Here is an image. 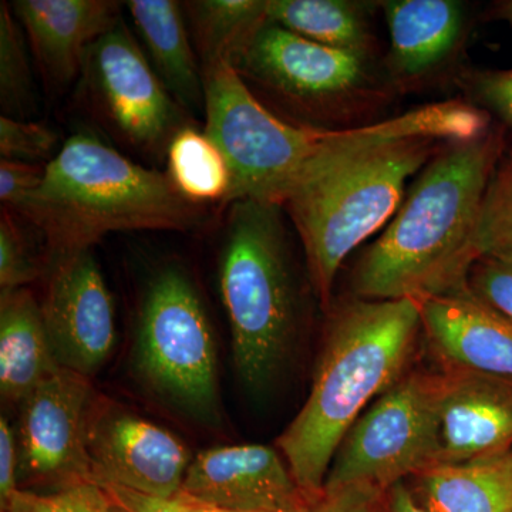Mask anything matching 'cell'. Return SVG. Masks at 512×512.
Returning <instances> with one entry per match:
<instances>
[{"label":"cell","instance_id":"1","mask_svg":"<svg viewBox=\"0 0 512 512\" xmlns=\"http://www.w3.org/2000/svg\"><path fill=\"white\" fill-rule=\"evenodd\" d=\"M503 150L504 134L490 128L484 136L450 141L437 151L383 234L357 262L356 298L417 301L467 285L480 256L485 192Z\"/></svg>","mask_w":512,"mask_h":512},{"label":"cell","instance_id":"2","mask_svg":"<svg viewBox=\"0 0 512 512\" xmlns=\"http://www.w3.org/2000/svg\"><path fill=\"white\" fill-rule=\"evenodd\" d=\"M421 332L414 299H359L333 312L308 400L278 439L299 487L323 493L330 464L356 420L404 376Z\"/></svg>","mask_w":512,"mask_h":512},{"label":"cell","instance_id":"3","mask_svg":"<svg viewBox=\"0 0 512 512\" xmlns=\"http://www.w3.org/2000/svg\"><path fill=\"white\" fill-rule=\"evenodd\" d=\"M15 212L42 232L49 262L89 251L111 232L190 231L202 217L167 174L133 163L89 130L67 138Z\"/></svg>","mask_w":512,"mask_h":512},{"label":"cell","instance_id":"4","mask_svg":"<svg viewBox=\"0 0 512 512\" xmlns=\"http://www.w3.org/2000/svg\"><path fill=\"white\" fill-rule=\"evenodd\" d=\"M220 284L238 375L251 392H264L291 355L301 322V291L282 207L232 202Z\"/></svg>","mask_w":512,"mask_h":512},{"label":"cell","instance_id":"5","mask_svg":"<svg viewBox=\"0 0 512 512\" xmlns=\"http://www.w3.org/2000/svg\"><path fill=\"white\" fill-rule=\"evenodd\" d=\"M446 143L450 141L404 138L293 184L281 207L301 239L309 279L325 311L330 309L340 266L392 221L410 178Z\"/></svg>","mask_w":512,"mask_h":512},{"label":"cell","instance_id":"6","mask_svg":"<svg viewBox=\"0 0 512 512\" xmlns=\"http://www.w3.org/2000/svg\"><path fill=\"white\" fill-rule=\"evenodd\" d=\"M205 133L231 174L227 202L254 200L281 207L323 131L279 119L259 103L231 64L205 70Z\"/></svg>","mask_w":512,"mask_h":512},{"label":"cell","instance_id":"7","mask_svg":"<svg viewBox=\"0 0 512 512\" xmlns=\"http://www.w3.org/2000/svg\"><path fill=\"white\" fill-rule=\"evenodd\" d=\"M137 365L157 393L197 419H218L217 349L194 282L178 266L151 278L138 318Z\"/></svg>","mask_w":512,"mask_h":512},{"label":"cell","instance_id":"8","mask_svg":"<svg viewBox=\"0 0 512 512\" xmlns=\"http://www.w3.org/2000/svg\"><path fill=\"white\" fill-rule=\"evenodd\" d=\"M439 372L404 375L370 404L336 451L323 490L389 491L440 464Z\"/></svg>","mask_w":512,"mask_h":512},{"label":"cell","instance_id":"9","mask_svg":"<svg viewBox=\"0 0 512 512\" xmlns=\"http://www.w3.org/2000/svg\"><path fill=\"white\" fill-rule=\"evenodd\" d=\"M369 59L311 42L266 19L232 67L292 107L336 114L373 93Z\"/></svg>","mask_w":512,"mask_h":512},{"label":"cell","instance_id":"10","mask_svg":"<svg viewBox=\"0 0 512 512\" xmlns=\"http://www.w3.org/2000/svg\"><path fill=\"white\" fill-rule=\"evenodd\" d=\"M80 76L100 116L144 153L167 154L175 134L188 126L185 110L121 18L87 50Z\"/></svg>","mask_w":512,"mask_h":512},{"label":"cell","instance_id":"11","mask_svg":"<svg viewBox=\"0 0 512 512\" xmlns=\"http://www.w3.org/2000/svg\"><path fill=\"white\" fill-rule=\"evenodd\" d=\"M94 400L89 377L62 367L19 404V480L52 491L94 483L87 448Z\"/></svg>","mask_w":512,"mask_h":512},{"label":"cell","instance_id":"12","mask_svg":"<svg viewBox=\"0 0 512 512\" xmlns=\"http://www.w3.org/2000/svg\"><path fill=\"white\" fill-rule=\"evenodd\" d=\"M50 278L40 303L57 363L92 377L109 359L116 343V313L92 251L50 262Z\"/></svg>","mask_w":512,"mask_h":512},{"label":"cell","instance_id":"13","mask_svg":"<svg viewBox=\"0 0 512 512\" xmlns=\"http://www.w3.org/2000/svg\"><path fill=\"white\" fill-rule=\"evenodd\" d=\"M94 481L175 498L183 488L190 451L170 431L119 406L94 400L87 429Z\"/></svg>","mask_w":512,"mask_h":512},{"label":"cell","instance_id":"14","mask_svg":"<svg viewBox=\"0 0 512 512\" xmlns=\"http://www.w3.org/2000/svg\"><path fill=\"white\" fill-rule=\"evenodd\" d=\"M275 448L242 444L202 451L188 467L180 493L202 503L252 512H306L305 493Z\"/></svg>","mask_w":512,"mask_h":512},{"label":"cell","instance_id":"15","mask_svg":"<svg viewBox=\"0 0 512 512\" xmlns=\"http://www.w3.org/2000/svg\"><path fill=\"white\" fill-rule=\"evenodd\" d=\"M421 332L441 369H458L512 382V322L464 285L417 299Z\"/></svg>","mask_w":512,"mask_h":512},{"label":"cell","instance_id":"16","mask_svg":"<svg viewBox=\"0 0 512 512\" xmlns=\"http://www.w3.org/2000/svg\"><path fill=\"white\" fill-rule=\"evenodd\" d=\"M440 464H460L512 448V382L439 370Z\"/></svg>","mask_w":512,"mask_h":512},{"label":"cell","instance_id":"17","mask_svg":"<svg viewBox=\"0 0 512 512\" xmlns=\"http://www.w3.org/2000/svg\"><path fill=\"white\" fill-rule=\"evenodd\" d=\"M30 49L55 83L80 76L87 50L120 20L109 0H15L12 6Z\"/></svg>","mask_w":512,"mask_h":512},{"label":"cell","instance_id":"18","mask_svg":"<svg viewBox=\"0 0 512 512\" xmlns=\"http://www.w3.org/2000/svg\"><path fill=\"white\" fill-rule=\"evenodd\" d=\"M389 28L390 73L416 83L436 73L456 53L466 30V8L454 0H392L380 3Z\"/></svg>","mask_w":512,"mask_h":512},{"label":"cell","instance_id":"19","mask_svg":"<svg viewBox=\"0 0 512 512\" xmlns=\"http://www.w3.org/2000/svg\"><path fill=\"white\" fill-rule=\"evenodd\" d=\"M126 5L165 89L185 111L204 110V77L183 5L174 0H130Z\"/></svg>","mask_w":512,"mask_h":512},{"label":"cell","instance_id":"20","mask_svg":"<svg viewBox=\"0 0 512 512\" xmlns=\"http://www.w3.org/2000/svg\"><path fill=\"white\" fill-rule=\"evenodd\" d=\"M62 369L50 346L40 303L26 288L0 291V393L20 404Z\"/></svg>","mask_w":512,"mask_h":512},{"label":"cell","instance_id":"21","mask_svg":"<svg viewBox=\"0 0 512 512\" xmlns=\"http://www.w3.org/2000/svg\"><path fill=\"white\" fill-rule=\"evenodd\" d=\"M416 478L417 501L429 512H512V448L460 464H441Z\"/></svg>","mask_w":512,"mask_h":512},{"label":"cell","instance_id":"22","mask_svg":"<svg viewBox=\"0 0 512 512\" xmlns=\"http://www.w3.org/2000/svg\"><path fill=\"white\" fill-rule=\"evenodd\" d=\"M369 6L346 0H266V18L311 42L370 57Z\"/></svg>","mask_w":512,"mask_h":512},{"label":"cell","instance_id":"23","mask_svg":"<svg viewBox=\"0 0 512 512\" xmlns=\"http://www.w3.org/2000/svg\"><path fill=\"white\" fill-rule=\"evenodd\" d=\"M202 73L235 62L266 19V0H192L183 3Z\"/></svg>","mask_w":512,"mask_h":512},{"label":"cell","instance_id":"24","mask_svg":"<svg viewBox=\"0 0 512 512\" xmlns=\"http://www.w3.org/2000/svg\"><path fill=\"white\" fill-rule=\"evenodd\" d=\"M165 157L168 178L185 200L195 205L227 201L231 188L227 160L205 131L184 127L175 134Z\"/></svg>","mask_w":512,"mask_h":512},{"label":"cell","instance_id":"25","mask_svg":"<svg viewBox=\"0 0 512 512\" xmlns=\"http://www.w3.org/2000/svg\"><path fill=\"white\" fill-rule=\"evenodd\" d=\"M28 39L12 6L0 5V107L3 116L25 120L35 111V83Z\"/></svg>","mask_w":512,"mask_h":512},{"label":"cell","instance_id":"26","mask_svg":"<svg viewBox=\"0 0 512 512\" xmlns=\"http://www.w3.org/2000/svg\"><path fill=\"white\" fill-rule=\"evenodd\" d=\"M467 284L512 322V242L485 249L471 266Z\"/></svg>","mask_w":512,"mask_h":512},{"label":"cell","instance_id":"27","mask_svg":"<svg viewBox=\"0 0 512 512\" xmlns=\"http://www.w3.org/2000/svg\"><path fill=\"white\" fill-rule=\"evenodd\" d=\"M0 512H117L103 488L83 483L47 494L19 490Z\"/></svg>","mask_w":512,"mask_h":512},{"label":"cell","instance_id":"28","mask_svg":"<svg viewBox=\"0 0 512 512\" xmlns=\"http://www.w3.org/2000/svg\"><path fill=\"white\" fill-rule=\"evenodd\" d=\"M504 242H512V158L497 167L485 192L478 228L480 255Z\"/></svg>","mask_w":512,"mask_h":512},{"label":"cell","instance_id":"29","mask_svg":"<svg viewBox=\"0 0 512 512\" xmlns=\"http://www.w3.org/2000/svg\"><path fill=\"white\" fill-rule=\"evenodd\" d=\"M28 239L16 225L9 210H3L0 220V291L26 288L40 275Z\"/></svg>","mask_w":512,"mask_h":512},{"label":"cell","instance_id":"30","mask_svg":"<svg viewBox=\"0 0 512 512\" xmlns=\"http://www.w3.org/2000/svg\"><path fill=\"white\" fill-rule=\"evenodd\" d=\"M57 136L52 128L37 121L0 117V156L2 160L32 163L52 156Z\"/></svg>","mask_w":512,"mask_h":512},{"label":"cell","instance_id":"31","mask_svg":"<svg viewBox=\"0 0 512 512\" xmlns=\"http://www.w3.org/2000/svg\"><path fill=\"white\" fill-rule=\"evenodd\" d=\"M471 99L512 130V69L476 70L464 76Z\"/></svg>","mask_w":512,"mask_h":512},{"label":"cell","instance_id":"32","mask_svg":"<svg viewBox=\"0 0 512 512\" xmlns=\"http://www.w3.org/2000/svg\"><path fill=\"white\" fill-rule=\"evenodd\" d=\"M306 512H387V491L363 484L323 490Z\"/></svg>","mask_w":512,"mask_h":512},{"label":"cell","instance_id":"33","mask_svg":"<svg viewBox=\"0 0 512 512\" xmlns=\"http://www.w3.org/2000/svg\"><path fill=\"white\" fill-rule=\"evenodd\" d=\"M45 177V167L23 161H0V201L8 210L16 211Z\"/></svg>","mask_w":512,"mask_h":512},{"label":"cell","instance_id":"34","mask_svg":"<svg viewBox=\"0 0 512 512\" xmlns=\"http://www.w3.org/2000/svg\"><path fill=\"white\" fill-rule=\"evenodd\" d=\"M94 483L103 488L117 512H185L177 498L154 497L106 481Z\"/></svg>","mask_w":512,"mask_h":512},{"label":"cell","instance_id":"35","mask_svg":"<svg viewBox=\"0 0 512 512\" xmlns=\"http://www.w3.org/2000/svg\"><path fill=\"white\" fill-rule=\"evenodd\" d=\"M18 436L6 417L0 419V508L9 503L19 488Z\"/></svg>","mask_w":512,"mask_h":512},{"label":"cell","instance_id":"36","mask_svg":"<svg viewBox=\"0 0 512 512\" xmlns=\"http://www.w3.org/2000/svg\"><path fill=\"white\" fill-rule=\"evenodd\" d=\"M387 512H429L417 501L416 495L404 481L387 491Z\"/></svg>","mask_w":512,"mask_h":512},{"label":"cell","instance_id":"37","mask_svg":"<svg viewBox=\"0 0 512 512\" xmlns=\"http://www.w3.org/2000/svg\"><path fill=\"white\" fill-rule=\"evenodd\" d=\"M178 501L183 505L185 512H252L242 510H232V508L218 507V505H212L202 503V501L194 500V498L188 497L183 493L177 495Z\"/></svg>","mask_w":512,"mask_h":512},{"label":"cell","instance_id":"38","mask_svg":"<svg viewBox=\"0 0 512 512\" xmlns=\"http://www.w3.org/2000/svg\"><path fill=\"white\" fill-rule=\"evenodd\" d=\"M490 16L495 20H504L512 25V0L495 3Z\"/></svg>","mask_w":512,"mask_h":512}]
</instances>
